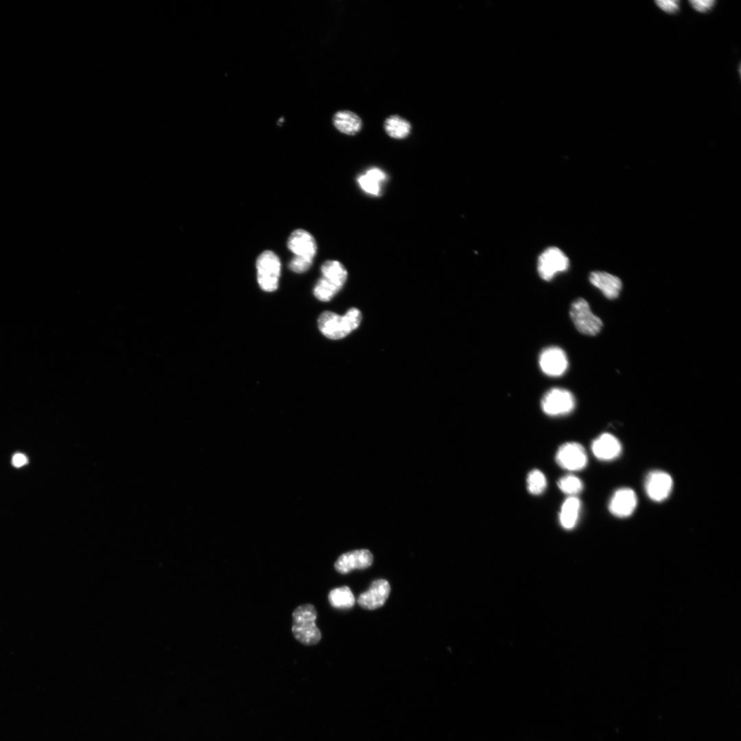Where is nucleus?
I'll return each mask as SVG.
<instances>
[{
	"mask_svg": "<svg viewBox=\"0 0 741 741\" xmlns=\"http://www.w3.org/2000/svg\"><path fill=\"white\" fill-rule=\"evenodd\" d=\"M322 277L314 289V296L320 301H330L343 287L347 271L338 261L328 260L321 266Z\"/></svg>",
	"mask_w": 741,
	"mask_h": 741,
	"instance_id": "nucleus-4",
	"label": "nucleus"
},
{
	"mask_svg": "<svg viewBox=\"0 0 741 741\" xmlns=\"http://www.w3.org/2000/svg\"><path fill=\"white\" fill-rule=\"evenodd\" d=\"M589 279L608 299L613 300L619 296L622 283L618 277L603 271H593L590 273Z\"/></svg>",
	"mask_w": 741,
	"mask_h": 741,
	"instance_id": "nucleus-16",
	"label": "nucleus"
},
{
	"mask_svg": "<svg viewBox=\"0 0 741 741\" xmlns=\"http://www.w3.org/2000/svg\"><path fill=\"white\" fill-rule=\"evenodd\" d=\"M539 364L544 374L557 377L563 375L567 370L568 360L563 349L558 346H549L540 353Z\"/></svg>",
	"mask_w": 741,
	"mask_h": 741,
	"instance_id": "nucleus-10",
	"label": "nucleus"
},
{
	"mask_svg": "<svg viewBox=\"0 0 741 741\" xmlns=\"http://www.w3.org/2000/svg\"><path fill=\"white\" fill-rule=\"evenodd\" d=\"M569 315L576 329L583 334L596 336L602 328V321L591 311L588 302L583 298L572 302Z\"/></svg>",
	"mask_w": 741,
	"mask_h": 741,
	"instance_id": "nucleus-6",
	"label": "nucleus"
},
{
	"mask_svg": "<svg viewBox=\"0 0 741 741\" xmlns=\"http://www.w3.org/2000/svg\"><path fill=\"white\" fill-rule=\"evenodd\" d=\"M27 462V457L22 454H16L12 458V464L16 467H20Z\"/></svg>",
	"mask_w": 741,
	"mask_h": 741,
	"instance_id": "nucleus-26",
	"label": "nucleus"
},
{
	"mask_svg": "<svg viewBox=\"0 0 741 741\" xmlns=\"http://www.w3.org/2000/svg\"><path fill=\"white\" fill-rule=\"evenodd\" d=\"M591 450L598 459L603 461L613 460L622 452L620 440L610 433H603L592 443Z\"/></svg>",
	"mask_w": 741,
	"mask_h": 741,
	"instance_id": "nucleus-15",
	"label": "nucleus"
},
{
	"mask_svg": "<svg viewBox=\"0 0 741 741\" xmlns=\"http://www.w3.org/2000/svg\"><path fill=\"white\" fill-rule=\"evenodd\" d=\"M287 247L294 255L289 263L290 269L296 273L307 271L317 252L314 237L307 231L295 230L287 240Z\"/></svg>",
	"mask_w": 741,
	"mask_h": 741,
	"instance_id": "nucleus-1",
	"label": "nucleus"
},
{
	"mask_svg": "<svg viewBox=\"0 0 741 741\" xmlns=\"http://www.w3.org/2000/svg\"><path fill=\"white\" fill-rule=\"evenodd\" d=\"M581 503L576 496L567 497L561 508L559 521L563 528L572 529L576 525L580 516Z\"/></svg>",
	"mask_w": 741,
	"mask_h": 741,
	"instance_id": "nucleus-19",
	"label": "nucleus"
},
{
	"mask_svg": "<svg viewBox=\"0 0 741 741\" xmlns=\"http://www.w3.org/2000/svg\"><path fill=\"white\" fill-rule=\"evenodd\" d=\"M333 124L338 130L348 135H355L362 127L360 117L349 110H340L335 113Z\"/></svg>",
	"mask_w": 741,
	"mask_h": 741,
	"instance_id": "nucleus-18",
	"label": "nucleus"
},
{
	"mask_svg": "<svg viewBox=\"0 0 741 741\" xmlns=\"http://www.w3.org/2000/svg\"><path fill=\"white\" fill-rule=\"evenodd\" d=\"M716 0H689L688 3L696 12L707 14L714 10L716 5Z\"/></svg>",
	"mask_w": 741,
	"mask_h": 741,
	"instance_id": "nucleus-25",
	"label": "nucleus"
},
{
	"mask_svg": "<svg viewBox=\"0 0 741 741\" xmlns=\"http://www.w3.org/2000/svg\"><path fill=\"white\" fill-rule=\"evenodd\" d=\"M547 486L544 474L538 469L531 471L527 477V489L533 495L542 493Z\"/></svg>",
	"mask_w": 741,
	"mask_h": 741,
	"instance_id": "nucleus-23",
	"label": "nucleus"
},
{
	"mask_svg": "<svg viewBox=\"0 0 741 741\" xmlns=\"http://www.w3.org/2000/svg\"><path fill=\"white\" fill-rule=\"evenodd\" d=\"M384 128L388 136L396 139L406 138L411 132L412 126L406 119L394 115L384 121Z\"/></svg>",
	"mask_w": 741,
	"mask_h": 741,
	"instance_id": "nucleus-20",
	"label": "nucleus"
},
{
	"mask_svg": "<svg viewBox=\"0 0 741 741\" xmlns=\"http://www.w3.org/2000/svg\"><path fill=\"white\" fill-rule=\"evenodd\" d=\"M317 611L309 603L301 604L292 613V632L294 638L305 646L318 644L322 637L316 624Z\"/></svg>",
	"mask_w": 741,
	"mask_h": 741,
	"instance_id": "nucleus-3",
	"label": "nucleus"
},
{
	"mask_svg": "<svg viewBox=\"0 0 741 741\" xmlns=\"http://www.w3.org/2000/svg\"><path fill=\"white\" fill-rule=\"evenodd\" d=\"M387 174L379 167H370L360 174L357 182L363 191L373 196H379L383 191Z\"/></svg>",
	"mask_w": 741,
	"mask_h": 741,
	"instance_id": "nucleus-17",
	"label": "nucleus"
},
{
	"mask_svg": "<svg viewBox=\"0 0 741 741\" xmlns=\"http://www.w3.org/2000/svg\"><path fill=\"white\" fill-rule=\"evenodd\" d=\"M257 282L261 289L266 292L275 291L279 285L281 273V261L272 251L266 250L256 261Z\"/></svg>",
	"mask_w": 741,
	"mask_h": 741,
	"instance_id": "nucleus-5",
	"label": "nucleus"
},
{
	"mask_svg": "<svg viewBox=\"0 0 741 741\" xmlns=\"http://www.w3.org/2000/svg\"><path fill=\"white\" fill-rule=\"evenodd\" d=\"M373 561L372 553L367 549L355 550L341 554L334 564L336 570L346 574L354 569L369 567Z\"/></svg>",
	"mask_w": 741,
	"mask_h": 741,
	"instance_id": "nucleus-12",
	"label": "nucleus"
},
{
	"mask_svg": "<svg viewBox=\"0 0 741 741\" xmlns=\"http://www.w3.org/2000/svg\"><path fill=\"white\" fill-rule=\"evenodd\" d=\"M328 599L333 607L340 609H350L355 603L354 595L347 586L337 587L331 590L329 593Z\"/></svg>",
	"mask_w": 741,
	"mask_h": 741,
	"instance_id": "nucleus-21",
	"label": "nucleus"
},
{
	"mask_svg": "<svg viewBox=\"0 0 741 741\" xmlns=\"http://www.w3.org/2000/svg\"><path fill=\"white\" fill-rule=\"evenodd\" d=\"M558 464L568 471H575L584 469L587 464V456L585 448L576 442H568L561 445L556 454Z\"/></svg>",
	"mask_w": 741,
	"mask_h": 741,
	"instance_id": "nucleus-9",
	"label": "nucleus"
},
{
	"mask_svg": "<svg viewBox=\"0 0 741 741\" xmlns=\"http://www.w3.org/2000/svg\"><path fill=\"white\" fill-rule=\"evenodd\" d=\"M390 592V586L386 580H375L372 582L367 591L359 596L357 604L368 610L380 608L385 604Z\"/></svg>",
	"mask_w": 741,
	"mask_h": 741,
	"instance_id": "nucleus-13",
	"label": "nucleus"
},
{
	"mask_svg": "<svg viewBox=\"0 0 741 741\" xmlns=\"http://www.w3.org/2000/svg\"><path fill=\"white\" fill-rule=\"evenodd\" d=\"M654 3L657 8L668 14H677L681 10V1L679 0H656Z\"/></svg>",
	"mask_w": 741,
	"mask_h": 741,
	"instance_id": "nucleus-24",
	"label": "nucleus"
},
{
	"mask_svg": "<svg viewBox=\"0 0 741 741\" xmlns=\"http://www.w3.org/2000/svg\"><path fill=\"white\" fill-rule=\"evenodd\" d=\"M361 320L360 311L352 307L344 316L324 311L319 316L318 322L319 329L325 336L331 340H338L357 329Z\"/></svg>",
	"mask_w": 741,
	"mask_h": 741,
	"instance_id": "nucleus-2",
	"label": "nucleus"
},
{
	"mask_svg": "<svg viewBox=\"0 0 741 741\" xmlns=\"http://www.w3.org/2000/svg\"><path fill=\"white\" fill-rule=\"evenodd\" d=\"M637 505V497L630 488L615 491L609 503L610 513L618 517H627L633 514Z\"/></svg>",
	"mask_w": 741,
	"mask_h": 741,
	"instance_id": "nucleus-14",
	"label": "nucleus"
},
{
	"mask_svg": "<svg viewBox=\"0 0 741 741\" xmlns=\"http://www.w3.org/2000/svg\"><path fill=\"white\" fill-rule=\"evenodd\" d=\"M576 406L573 394L563 388H553L547 391L541 401L543 412L550 416H563L572 412Z\"/></svg>",
	"mask_w": 741,
	"mask_h": 741,
	"instance_id": "nucleus-7",
	"label": "nucleus"
},
{
	"mask_svg": "<svg viewBox=\"0 0 741 741\" xmlns=\"http://www.w3.org/2000/svg\"><path fill=\"white\" fill-rule=\"evenodd\" d=\"M557 484L563 493L570 496H574V495L579 493L583 489L581 480L572 474L561 478Z\"/></svg>",
	"mask_w": 741,
	"mask_h": 741,
	"instance_id": "nucleus-22",
	"label": "nucleus"
},
{
	"mask_svg": "<svg viewBox=\"0 0 741 741\" xmlns=\"http://www.w3.org/2000/svg\"><path fill=\"white\" fill-rule=\"evenodd\" d=\"M569 266V259L561 249L549 247L538 258L537 271L542 279L548 281L558 273L566 271Z\"/></svg>",
	"mask_w": 741,
	"mask_h": 741,
	"instance_id": "nucleus-8",
	"label": "nucleus"
},
{
	"mask_svg": "<svg viewBox=\"0 0 741 741\" xmlns=\"http://www.w3.org/2000/svg\"><path fill=\"white\" fill-rule=\"evenodd\" d=\"M673 486L672 477L668 473L655 470L650 472L644 482L645 491L648 497L655 502L667 499Z\"/></svg>",
	"mask_w": 741,
	"mask_h": 741,
	"instance_id": "nucleus-11",
	"label": "nucleus"
}]
</instances>
